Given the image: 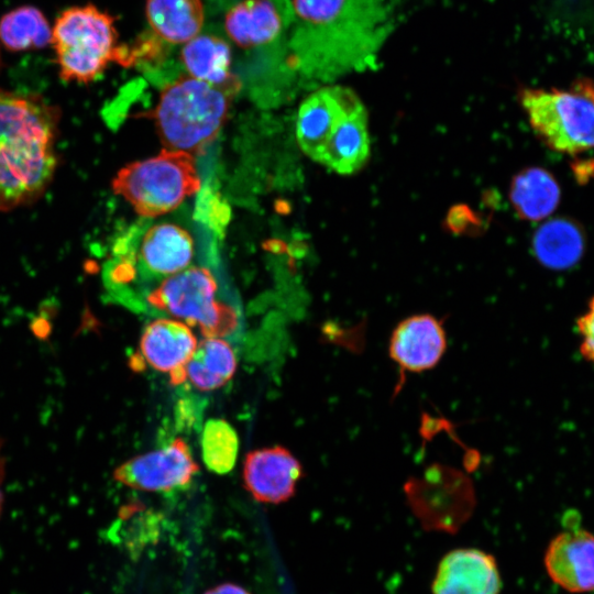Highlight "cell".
Here are the masks:
<instances>
[{
  "mask_svg": "<svg viewBox=\"0 0 594 594\" xmlns=\"http://www.w3.org/2000/svg\"><path fill=\"white\" fill-rule=\"evenodd\" d=\"M234 95L187 74L165 85L151 114L164 148L204 153L224 125Z\"/></svg>",
  "mask_w": 594,
  "mask_h": 594,
  "instance_id": "cell-2",
  "label": "cell"
},
{
  "mask_svg": "<svg viewBox=\"0 0 594 594\" xmlns=\"http://www.w3.org/2000/svg\"><path fill=\"white\" fill-rule=\"evenodd\" d=\"M502 582L494 557L479 549H455L440 561L433 594H498Z\"/></svg>",
  "mask_w": 594,
  "mask_h": 594,
  "instance_id": "cell-15",
  "label": "cell"
},
{
  "mask_svg": "<svg viewBox=\"0 0 594 594\" xmlns=\"http://www.w3.org/2000/svg\"><path fill=\"white\" fill-rule=\"evenodd\" d=\"M0 41L15 52L43 48L52 43V30L38 9L23 6L0 19Z\"/></svg>",
  "mask_w": 594,
  "mask_h": 594,
  "instance_id": "cell-24",
  "label": "cell"
},
{
  "mask_svg": "<svg viewBox=\"0 0 594 594\" xmlns=\"http://www.w3.org/2000/svg\"><path fill=\"white\" fill-rule=\"evenodd\" d=\"M537 260L546 267L565 270L575 265L584 251V237L578 224L566 218H556L540 226L534 235Z\"/></svg>",
  "mask_w": 594,
  "mask_h": 594,
  "instance_id": "cell-22",
  "label": "cell"
},
{
  "mask_svg": "<svg viewBox=\"0 0 594 594\" xmlns=\"http://www.w3.org/2000/svg\"><path fill=\"white\" fill-rule=\"evenodd\" d=\"M409 504L427 529L457 531L471 516L474 491L463 474L432 466L424 476L406 484Z\"/></svg>",
  "mask_w": 594,
  "mask_h": 594,
  "instance_id": "cell-8",
  "label": "cell"
},
{
  "mask_svg": "<svg viewBox=\"0 0 594 594\" xmlns=\"http://www.w3.org/2000/svg\"><path fill=\"white\" fill-rule=\"evenodd\" d=\"M114 19L95 6L72 7L56 19L52 44L64 80L90 82L116 61Z\"/></svg>",
  "mask_w": 594,
  "mask_h": 594,
  "instance_id": "cell-5",
  "label": "cell"
},
{
  "mask_svg": "<svg viewBox=\"0 0 594 594\" xmlns=\"http://www.w3.org/2000/svg\"><path fill=\"white\" fill-rule=\"evenodd\" d=\"M2 502H3V495L0 491V513H1V508H2Z\"/></svg>",
  "mask_w": 594,
  "mask_h": 594,
  "instance_id": "cell-28",
  "label": "cell"
},
{
  "mask_svg": "<svg viewBox=\"0 0 594 594\" xmlns=\"http://www.w3.org/2000/svg\"><path fill=\"white\" fill-rule=\"evenodd\" d=\"M361 100L344 87L329 86L310 94L300 105L296 136L302 152L320 162L336 128Z\"/></svg>",
  "mask_w": 594,
  "mask_h": 594,
  "instance_id": "cell-11",
  "label": "cell"
},
{
  "mask_svg": "<svg viewBox=\"0 0 594 594\" xmlns=\"http://www.w3.org/2000/svg\"><path fill=\"white\" fill-rule=\"evenodd\" d=\"M180 61L187 75L234 94L239 91V79L230 70L231 48L223 38L198 34L184 44Z\"/></svg>",
  "mask_w": 594,
  "mask_h": 594,
  "instance_id": "cell-19",
  "label": "cell"
},
{
  "mask_svg": "<svg viewBox=\"0 0 594 594\" xmlns=\"http://www.w3.org/2000/svg\"><path fill=\"white\" fill-rule=\"evenodd\" d=\"M205 594H250L240 585L226 583L208 590Z\"/></svg>",
  "mask_w": 594,
  "mask_h": 594,
  "instance_id": "cell-27",
  "label": "cell"
},
{
  "mask_svg": "<svg viewBox=\"0 0 594 594\" xmlns=\"http://www.w3.org/2000/svg\"><path fill=\"white\" fill-rule=\"evenodd\" d=\"M543 562L552 582L566 592L594 591V535L579 525L566 527L549 542Z\"/></svg>",
  "mask_w": 594,
  "mask_h": 594,
  "instance_id": "cell-12",
  "label": "cell"
},
{
  "mask_svg": "<svg viewBox=\"0 0 594 594\" xmlns=\"http://www.w3.org/2000/svg\"><path fill=\"white\" fill-rule=\"evenodd\" d=\"M197 344L188 324L160 318L144 328L140 340V354L152 369L168 374L170 384L179 385L186 381V365Z\"/></svg>",
  "mask_w": 594,
  "mask_h": 594,
  "instance_id": "cell-14",
  "label": "cell"
},
{
  "mask_svg": "<svg viewBox=\"0 0 594 594\" xmlns=\"http://www.w3.org/2000/svg\"><path fill=\"white\" fill-rule=\"evenodd\" d=\"M292 22L290 0H243L227 12L224 29L241 48H255L276 40Z\"/></svg>",
  "mask_w": 594,
  "mask_h": 594,
  "instance_id": "cell-16",
  "label": "cell"
},
{
  "mask_svg": "<svg viewBox=\"0 0 594 594\" xmlns=\"http://www.w3.org/2000/svg\"><path fill=\"white\" fill-rule=\"evenodd\" d=\"M301 475L300 462L283 447L253 450L243 463L244 486L262 503L278 504L293 497Z\"/></svg>",
  "mask_w": 594,
  "mask_h": 594,
  "instance_id": "cell-13",
  "label": "cell"
},
{
  "mask_svg": "<svg viewBox=\"0 0 594 594\" xmlns=\"http://www.w3.org/2000/svg\"><path fill=\"white\" fill-rule=\"evenodd\" d=\"M520 105L536 135L551 150L578 154L594 148V80L564 89L525 88Z\"/></svg>",
  "mask_w": 594,
  "mask_h": 594,
  "instance_id": "cell-3",
  "label": "cell"
},
{
  "mask_svg": "<svg viewBox=\"0 0 594 594\" xmlns=\"http://www.w3.org/2000/svg\"><path fill=\"white\" fill-rule=\"evenodd\" d=\"M200 188L194 155L168 148L125 165L112 180L114 194L146 218L170 212Z\"/></svg>",
  "mask_w": 594,
  "mask_h": 594,
  "instance_id": "cell-4",
  "label": "cell"
},
{
  "mask_svg": "<svg viewBox=\"0 0 594 594\" xmlns=\"http://www.w3.org/2000/svg\"><path fill=\"white\" fill-rule=\"evenodd\" d=\"M576 331L580 337V353L594 365V296L590 299L585 311L578 318Z\"/></svg>",
  "mask_w": 594,
  "mask_h": 594,
  "instance_id": "cell-26",
  "label": "cell"
},
{
  "mask_svg": "<svg viewBox=\"0 0 594 594\" xmlns=\"http://www.w3.org/2000/svg\"><path fill=\"white\" fill-rule=\"evenodd\" d=\"M198 471L187 443L176 438L161 449L123 462L116 468L113 477L134 490L172 492L187 486Z\"/></svg>",
  "mask_w": 594,
  "mask_h": 594,
  "instance_id": "cell-9",
  "label": "cell"
},
{
  "mask_svg": "<svg viewBox=\"0 0 594 594\" xmlns=\"http://www.w3.org/2000/svg\"><path fill=\"white\" fill-rule=\"evenodd\" d=\"M217 282L209 270L188 266L152 289L147 302L198 328L205 338H222L238 327L237 311L217 299Z\"/></svg>",
  "mask_w": 594,
  "mask_h": 594,
  "instance_id": "cell-6",
  "label": "cell"
},
{
  "mask_svg": "<svg viewBox=\"0 0 594 594\" xmlns=\"http://www.w3.org/2000/svg\"><path fill=\"white\" fill-rule=\"evenodd\" d=\"M54 135L19 134L0 139V210L37 198L56 168Z\"/></svg>",
  "mask_w": 594,
  "mask_h": 594,
  "instance_id": "cell-7",
  "label": "cell"
},
{
  "mask_svg": "<svg viewBox=\"0 0 594 594\" xmlns=\"http://www.w3.org/2000/svg\"><path fill=\"white\" fill-rule=\"evenodd\" d=\"M290 47L307 76L330 80L376 65L394 29L389 0H290Z\"/></svg>",
  "mask_w": 594,
  "mask_h": 594,
  "instance_id": "cell-1",
  "label": "cell"
},
{
  "mask_svg": "<svg viewBox=\"0 0 594 594\" xmlns=\"http://www.w3.org/2000/svg\"><path fill=\"white\" fill-rule=\"evenodd\" d=\"M370 156L367 113L360 101L330 136L319 163L341 175L360 170Z\"/></svg>",
  "mask_w": 594,
  "mask_h": 594,
  "instance_id": "cell-18",
  "label": "cell"
},
{
  "mask_svg": "<svg viewBox=\"0 0 594 594\" xmlns=\"http://www.w3.org/2000/svg\"><path fill=\"white\" fill-rule=\"evenodd\" d=\"M509 199L520 218L539 221L556 210L560 201V187L550 172L529 167L513 178Z\"/></svg>",
  "mask_w": 594,
  "mask_h": 594,
  "instance_id": "cell-21",
  "label": "cell"
},
{
  "mask_svg": "<svg viewBox=\"0 0 594 594\" xmlns=\"http://www.w3.org/2000/svg\"><path fill=\"white\" fill-rule=\"evenodd\" d=\"M448 346L443 323L430 314L400 320L391 333L388 355L402 373H421L436 367Z\"/></svg>",
  "mask_w": 594,
  "mask_h": 594,
  "instance_id": "cell-10",
  "label": "cell"
},
{
  "mask_svg": "<svg viewBox=\"0 0 594 594\" xmlns=\"http://www.w3.org/2000/svg\"><path fill=\"white\" fill-rule=\"evenodd\" d=\"M194 253L190 233L166 222L154 224L144 233L135 260L140 272L163 280L187 268Z\"/></svg>",
  "mask_w": 594,
  "mask_h": 594,
  "instance_id": "cell-17",
  "label": "cell"
},
{
  "mask_svg": "<svg viewBox=\"0 0 594 594\" xmlns=\"http://www.w3.org/2000/svg\"><path fill=\"white\" fill-rule=\"evenodd\" d=\"M201 458L206 468L217 474H227L235 465L239 437L224 419H209L202 428Z\"/></svg>",
  "mask_w": 594,
  "mask_h": 594,
  "instance_id": "cell-25",
  "label": "cell"
},
{
  "mask_svg": "<svg viewBox=\"0 0 594 594\" xmlns=\"http://www.w3.org/2000/svg\"><path fill=\"white\" fill-rule=\"evenodd\" d=\"M235 370L232 346L221 338H205L186 365V381L198 391L210 392L226 385Z\"/></svg>",
  "mask_w": 594,
  "mask_h": 594,
  "instance_id": "cell-23",
  "label": "cell"
},
{
  "mask_svg": "<svg viewBox=\"0 0 594 594\" xmlns=\"http://www.w3.org/2000/svg\"><path fill=\"white\" fill-rule=\"evenodd\" d=\"M145 14L153 35L170 45L186 44L204 24L201 0H146Z\"/></svg>",
  "mask_w": 594,
  "mask_h": 594,
  "instance_id": "cell-20",
  "label": "cell"
}]
</instances>
